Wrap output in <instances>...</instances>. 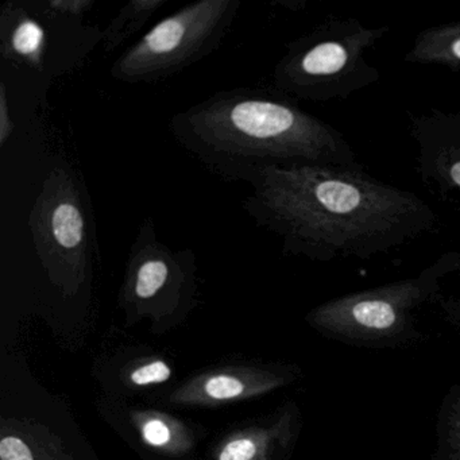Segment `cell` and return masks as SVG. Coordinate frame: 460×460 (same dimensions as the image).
<instances>
[{"mask_svg":"<svg viewBox=\"0 0 460 460\" xmlns=\"http://www.w3.org/2000/svg\"><path fill=\"white\" fill-rule=\"evenodd\" d=\"M242 208L279 236L284 254L314 262L370 261L438 226L429 204L362 165L266 169Z\"/></svg>","mask_w":460,"mask_h":460,"instance_id":"cell-1","label":"cell"},{"mask_svg":"<svg viewBox=\"0 0 460 460\" xmlns=\"http://www.w3.org/2000/svg\"><path fill=\"white\" fill-rule=\"evenodd\" d=\"M168 128L209 173L250 187L270 168L360 165L341 130L274 87L219 91L174 114Z\"/></svg>","mask_w":460,"mask_h":460,"instance_id":"cell-2","label":"cell"},{"mask_svg":"<svg viewBox=\"0 0 460 460\" xmlns=\"http://www.w3.org/2000/svg\"><path fill=\"white\" fill-rule=\"evenodd\" d=\"M460 273V252H448L417 276L339 296L314 308L309 322L339 343L394 349L417 336V314L438 301L444 279Z\"/></svg>","mask_w":460,"mask_h":460,"instance_id":"cell-3","label":"cell"},{"mask_svg":"<svg viewBox=\"0 0 460 460\" xmlns=\"http://www.w3.org/2000/svg\"><path fill=\"white\" fill-rule=\"evenodd\" d=\"M357 18H330L287 45L273 71V87L296 102L346 101L378 82L367 53L390 33Z\"/></svg>","mask_w":460,"mask_h":460,"instance_id":"cell-4","label":"cell"},{"mask_svg":"<svg viewBox=\"0 0 460 460\" xmlns=\"http://www.w3.org/2000/svg\"><path fill=\"white\" fill-rule=\"evenodd\" d=\"M241 0H200L155 23L114 61L110 75L125 84H150L181 74L222 45Z\"/></svg>","mask_w":460,"mask_h":460,"instance_id":"cell-5","label":"cell"},{"mask_svg":"<svg viewBox=\"0 0 460 460\" xmlns=\"http://www.w3.org/2000/svg\"><path fill=\"white\" fill-rule=\"evenodd\" d=\"M90 217L76 173L66 166L53 169L29 217L36 252L50 271L84 270L93 254Z\"/></svg>","mask_w":460,"mask_h":460,"instance_id":"cell-6","label":"cell"},{"mask_svg":"<svg viewBox=\"0 0 460 460\" xmlns=\"http://www.w3.org/2000/svg\"><path fill=\"white\" fill-rule=\"evenodd\" d=\"M66 18L55 0L49 2H10L0 17V50L4 61L39 75L56 66L55 29Z\"/></svg>","mask_w":460,"mask_h":460,"instance_id":"cell-7","label":"cell"},{"mask_svg":"<svg viewBox=\"0 0 460 460\" xmlns=\"http://www.w3.org/2000/svg\"><path fill=\"white\" fill-rule=\"evenodd\" d=\"M416 171L425 187L460 195V112L429 110L409 119Z\"/></svg>","mask_w":460,"mask_h":460,"instance_id":"cell-8","label":"cell"},{"mask_svg":"<svg viewBox=\"0 0 460 460\" xmlns=\"http://www.w3.org/2000/svg\"><path fill=\"white\" fill-rule=\"evenodd\" d=\"M403 60L413 66H443L460 71V21L430 26L420 31Z\"/></svg>","mask_w":460,"mask_h":460,"instance_id":"cell-9","label":"cell"},{"mask_svg":"<svg viewBox=\"0 0 460 460\" xmlns=\"http://www.w3.org/2000/svg\"><path fill=\"white\" fill-rule=\"evenodd\" d=\"M166 4L168 0H131L126 4L103 31L104 52L111 53L122 47Z\"/></svg>","mask_w":460,"mask_h":460,"instance_id":"cell-10","label":"cell"},{"mask_svg":"<svg viewBox=\"0 0 460 460\" xmlns=\"http://www.w3.org/2000/svg\"><path fill=\"white\" fill-rule=\"evenodd\" d=\"M433 460H460V384L452 385L436 416Z\"/></svg>","mask_w":460,"mask_h":460,"instance_id":"cell-11","label":"cell"},{"mask_svg":"<svg viewBox=\"0 0 460 460\" xmlns=\"http://www.w3.org/2000/svg\"><path fill=\"white\" fill-rule=\"evenodd\" d=\"M206 392L209 397L217 400H228L238 397L243 392V385L233 376H217L207 382Z\"/></svg>","mask_w":460,"mask_h":460,"instance_id":"cell-12","label":"cell"},{"mask_svg":"<svg viewBox=\"0 0 460 460\" xmlns=\"http://www.w3.org/2000/svg\"><path fill=\"white\" fill-rule=\"evenodd\" d=\"M171 376V368L166 363L157 360L134 371L131 379L137 385H150L155 382H165Z\"/></svg>","mask_w":460,"mask_h":460,"instance_id":"cell-13","label":"cell"},{"mask_svg":"<svg viewBox=\"0 0 460 460\" xmlns=\"http://www.w3.org/2000/svg\"><path fill=\"white\" fill-rule=\"evenodd\" d=\"M255 452H257V447L252 440L238 438L225 447L219 460H252Z\"/></svg>","mask_w":460,"mask_h":460,"instance_id":"cell-14","label":"cell"},{"mask_svg":"<svg viewBox=\"0 0 460 460\" xmlns=\"http://www.w3.org/2000/svg\"><path fill=\"white\" fill-rule=\"evenodd\" d=\"M2 460H33L29 447L18 438H4L0 441Z\"/></svg>","mask_w":460,"mask_h":460,"instance_id":"cell-15","label":"cell"},{"mask_svg":"<svg viewBox=\"0 0 460 460\" xmlns=\"http://www.w3.org/2000/svg\"><path fill=\"white\" fill-rule=\"evenodd\" d=\"M0 87H2L0 88V145L4 146L14 131V123H13L12 114L7 106L6 85L2 83Z\"/></svg>","mask_w":460,"mask_h":460,"instance_id":"cell-16","label":"cell"},{"mask_svg":"<svg viewBox=\"0 0 460 460\" xmlns=\"http://www.w3.org/2000/svg\"><path fill=\"white\" fill-rule=\"evenodd\" d=\"M144 438L153 446H163L171 438V430L160 420H152L144 427Z\"/></svg>","mask_w":460,"mask_h":460,"instance_id":"cell-17","label":"cell"},{"mask_svg":"<svg viewBox=\"0 0 460 460\" xmlns=\"http://www.w3.org/2000/svg\"><path fill=\"white\" fill-rule=\"evenodd\" d=\"M438 303L449 324H460V298H446L441 296Z\"/></svg>","mask_w":460,"mask_h":460,"instance_id":"cell-18","label":"cell"},{"mask_svg":"<svg viewBox=\"0 0 460 460\" xmlns=\"http://www.w3.org/2000/svg\"><path fill=\"white\" fill-rule=\"evenodd\" d=\"M452 327L455 328V331H456L457 335H459V338H460V324H454V325H452Z\"/></svg>","mask_w":460,"mask_h":460,"instance_id":"cell-19","label":"cell"}]
</instances>
